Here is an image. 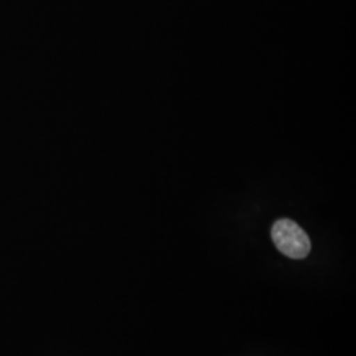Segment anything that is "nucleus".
I'll use <instances>...</instances> for the list:
<instances>
[{"mask_svg": "<svg viewBox=\"0 0 356 356\" xmlns=\"http://www.w3.org/2000/svg\"><path fill=\"white\" fill-rule=\"evenodd\" d=\"M270 235L276 248L291 259L301 260L310 254L312 243L305 229L292 219L284 218L275 222Z\"/></svg>", "mask_w": 356, "mask_h": 356, "instance_id": "1", "label": "nucleus"}]
</instances>
